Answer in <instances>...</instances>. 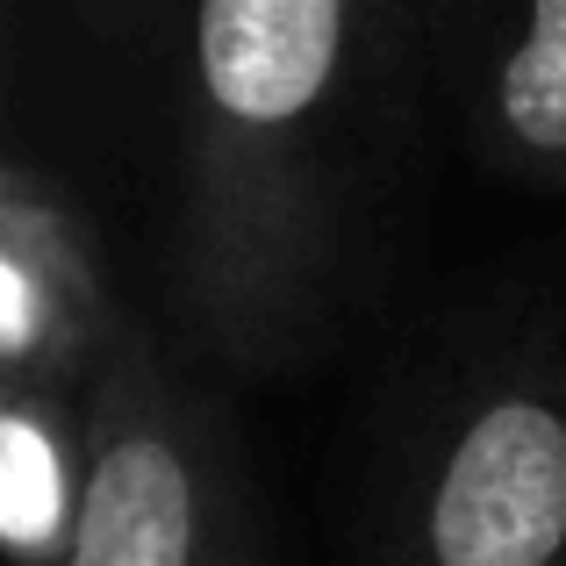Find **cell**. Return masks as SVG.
I'll use <instances>...</instances> for the list:
<instances>
[{
    "label": "cell",
    "instance_id": "cell-3",
    "mask_svg": "<svg viewBox=\"0 0 566 566\" xmlns=\"http://www.w3.org/2000/svg\"><path fill=\"white\" fill-rule=\"evenodd\" d=\"M94 495L72 566H280L230 401L137 316L94 395Z\"/></svg>",
    "mask_w": 566,
    "mask_h": 566
},
{
    "label": "cell",
    "instance_id": "cell-7",
    "mask_svg": "<svg viewBox=\"0 0 566 566\" xmlns=\"http://www.w3.org/2000/svg\"><path fill=\"white\" fill-rule=\"evenodd\" d=\"M72 8L108 43H166V36H187L193 0H72Z\"/></svg>",
    "mask_w": 566,
    "mask_h": 566
},
{
    "label": "cell",
    "instance_id": "cell-2",
    "mask_svg": "<svg viewBox=\"0 0 566 566\" xmlns=\"http://www.w3.org/2000/svg\"><path fill=\"white\" fill-rule=\"evenodd\" d=\"M359 566H566V316L488 308L409 366L366 452Z\"/></svg>",
    "mask_w": 566,
    "mask_h": 566
},
{
    "label": "cell",
    "instance_id": "cell-1",
    "mask_svg": "<svg viewBox=\"0 0 566 566\" xmlns=\"http://www.w3.org/2000/svg\"><path fill=\"white\" fill-rule=\"evenodd\" d=\"M423 101V0L187 8L166 294L208 374H302L359 323Z\"/></svg>",
    "mask_w": 566,
    "mask_h": 566
},
{
    "label": "cell",
    "instance_id": "cell-5",
    "mask_svg": "<svg viewBox=\"0 0 566 566\" xmlns=\"http://www.w3.org/2000/svg\"><path fill=\"white\" fill-rule=\"evenodd\" d=\"M123 323L72 187L14 151L0 166V380L94 395Z\"/></svg>",
    "mask_w": 566,
    "mask_h": 566
},
{
    "label": "cell",
    "instance_id": "cell-6",
    "mask_svg": "<svg viewBox=\"0 0 566 566\" xmlns=\"http://www.w3.org/2000/svg\"><path fill=\"white\" fill-rule=\"evenodd\" d=\"M94 495L86 395L0 380V553L8 566H72Z\"/></svg>",
    "mask_w": 566,
    "mask_h": 566
},
{
    "label": "cell",
    "instance_id": "cell-4",
    "mask_svg": "<svg viewBox=\"0 0 566 566\" xmlns=\"http://www.w3.org/2000/svg\"><path fill=\"white\" fill-rule=\"evenodd\" d=\"M430 101L488 180L566 201V0H423Z\"/></svg>",
    "mask_w": 566,
    "mask_h": 566
}]
</instances>
